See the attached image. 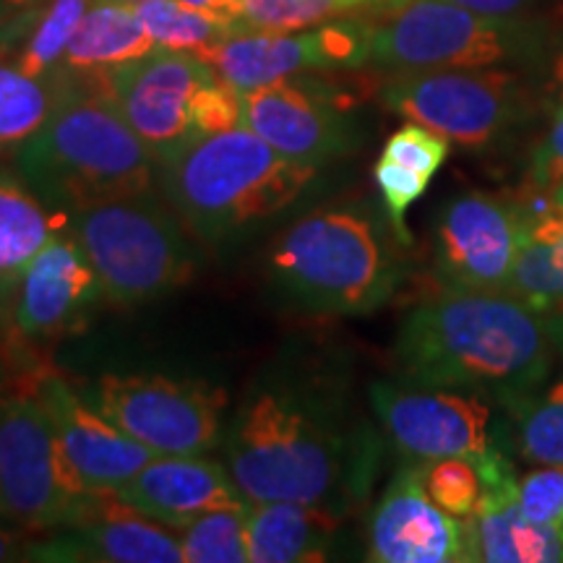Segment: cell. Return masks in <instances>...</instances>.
<instances>
[{
	"label": "cell",
	"instance_id": "cell-1",
	"mask_svg": "<svg viewBox=\"0 0 563 563\" xmlns=\"http://www.w3.org/2000/svg\"><path fill=\"white\" fill-rule=\"evenodd\" d=\"M222 449L251 504H313L340 517L371 490L382 456L376 433L355 426L327 386L292 376L251 386Z\"/></svg>",
	"mask_w": 563,
	"mask_h": 563
},
{
	"label": "cell",
	"instance_id": "cell-2",
	"mask_svg": "<svg viewBox=\"0 0 563 563\" xmlns=\"http://www.w3.org/2000/svg\"><path fill=\"white\" fill-rule=\"evenodd\" d=\"M553 342L545 316L506 290H443L399 327L394 355L405 378L477 391L498 407L548 382Z\"/></svg>",
	"mask_w": 563,
	"mask_h": 563
},
{
	"label": "cell",
	"instance_id": "cell-3",
	"mask_svg": "<svg viewBox=\"0 0 563 563\" xmlns=\"http://www.w3.org/2000/svg\"><path fill=\"white\" fill-rule=\"evenodd\" d=\"M405 249L376 203H323L277 238L269 272L308 311L368 316L405 285Z\"/></svg>",
	"mask_w": 563,
	"mask_h": 563
},
{
	"label": "cell",
	"instance_id": "cell-4",
	"mask_svg": "<svg viewBox=\"0 0 563 563\" xmlns=\"http://www.w3.org/2000/svg\"><path fill=\"white\" fill-rule=\"evenodd\" d=\"M16 173L60 217L89 203L152 194L159 162L131 129L108 91L70 79L47 123L26 141Z\"/></svg>",
	"mask_w": 563,
	"mask_h": 563
},
{
	"label": "cell",
	"instance_id": "cell-5",
	"mask_svg": "<svg viewBox=\"0 0 563 563\" xmlns=\"http://www.w3.org/2000/svg\"><path fill=\"white\" fill-rule=\"evenodd\" d=\"M319 167L290 159L245 125L211 133L159 167L165 201L196 241L220 245L292 207Z\"/></svg>",
	"mask_w": 563,
	"mask_h": 563
},
{
	"label": "cell",
	"instance_id": "cell-6",
	"mask_svg": "<svg viewBox=\"0 0 563 563\" xmlns=\"http://www.w3.org/2000/svg\"><path fill=\"white\" fill-rule=\"evenodd\" d=\"M178 220L170 203L152 194L97 201L70 214L76 243L110 306H146L194 277L196 251Z\"/></svg>",
	"mask_w": 563,
	"mask_h": 563
},
{
	"label": "cell",
	"instance_id": "cell-7",
	"mask_svg": "<svg viewBox=\"0 0 563 563\" xmlns=\"http://www.w3.org/2000/svg\"><path fill=\"white\" fill-rule=\"evenodd\" d=\"M152 157L173 162L211 133L241 125V100L199 53L154 47L95 76Z\"/></svg>",
	"mask_w": 563,
	"mask_h": 563
},
{
	"label": "cell",
	"instance_id": "cell-8",
	"mask_svg": "<svg viewBox=\"0 0 563 563\" xmlns=\"http://www.w3.org/2000/svg\"><path fill=\"white\" fill-rule=\"evenodd\" d=\"M548 53L532 19H493L452 0H402L373 24L371 63L394 74L433 68H509Z\"/></svg>",
	"mask_w": 563,
	"mask_h": 563
},
{
	"label": "cell",
	"instance_id": "cell-9",
	"mask_svg": "<svg viewBox=\"0 0 563 563\" xmlns=\"http://www.w3.org/2000/svg\"><path fill=\"white\" fill-rule=\"evenodd\" d=\"M382 104L464 150L498 144L532 115L530 91L509 68H433L397 74Z\"/></svg>",
	"mask_w": 563,
	"mask_h": 563
},
{
	"label": "cell",
	"instance_id": "cell-10",
	"mask_svg": "<svg viewBox=\"0 0 563 563\" xmlns=\"http://www.w3.org/2000/svg\"><path fill=\"white\" fill-rule=\"evenodd\" d=\"M371 407L399 454L410 462L443 456H475L511 449L509 420H498L493 399L454 386L422 384L412 378L373 382Z\"/></svg>",
	"mask_w": 563,
	"mask_h": 563
},
{
	"label": "cell",
	"instance_id": "cell-11",
	"mask_svg": "<svg viewBox=\"0 0 563 563\" xmlns=\"http://www.w3.org/2000/svg\"><path fill=\"white\" fill-rule=\"evenodd\" d=\"M87 496L34 389L0 397V514L24 532L60 530Z\"/></svg>",
	"mask_w": 563,
	"mask_h": 563
},
{
	"label": "cell",
	"instance_id": "cell-12",
	"mask_svg": "<svg viewBox=\"0 0 563 563\" xmlns=\"http://www.w3.org/2000/svg\"><path fill=\"white\" fill-rule=\"evenodd\" d=\"M87 399L112 426L157 454H209L224 439L228 394L207 382L110 373L91 386Z\"/></svg>",
	"mask_w": 563,
	"mask_h": 563
},
{
	"label": "cell",
	"instance_id": "cell-13",
	"mask_svg": "<svg viewBox=\"0 0 563 563\" xmlns=\"http://www.w3.org/2000/svg\"><path fill=\"white\" fill-rule=\"evenodd\" d=\"M373 24L334 19L300 32H232L199 55L238 95L311 74L371 63Z\"/></svg>",
	"mask_w": 563,
	"mask_h": 563
},
{
	"label": "cell",
	"instance_id": "cell-14",
	"mask_svg": "<svg viewBox=\"0 0 563 563\" xmlns=\"http://www.w3.org/2000/svg\"><path fill=\"white\" fill-rule=\"evenodd\" d=\"M525 232V199L464 191L433 224V274L443 290H506Z\"/></svg>",
	"mask_w": 563,
	"mask_h": 563
},
{
	"label": "cell",
	"instance_id": "cell-15",
	"mask_svg": "<svg viewBox=\"0 0 563 563\" xmlns=\"http://www.w3.org/2000/svg\"><path fill=\"white\" fill-rule=\"evenodd\" d=\"M241 125L262 136L285 157L323 165L357 146V129L350 115V102L327 84L306 74L243 91Z\"/></svg>",
	"mask_w": 563,
	"mask_h": 563
},
{
	"label": "cell",
	"instance_id": "cell-16",
	"mask_svg": "<svg viewBox=\"0 0 563 563\" xmlns=\"http://www.w3.org/2000/svg\"><path fill=\"white\" fill-rule=\"evenodd\" d=\"M100 300V279L74 232L58 230L21 274L11 298L9 332L30 344L63 340L87 327Z\"/></svg>",
	"mask_w": 563,
	"mask_h": 563
},
{
	"label": "cell",
	"instance_id": "cell-17",
	"mask_svg": "<svg viewBox=\"0 0 563 563\" xmlns=\"http://www.w3.org/2000/svg\"><path fill=\"white\" fill-rule=\"evenodd\" d=\"M32 389L51 412L60 452L84 493L121 488L157 456L150 446L112 426L58 373H42Z\"/></svg>",
	"mask_w": 563,
	"mask_h": 563
},
{
	"label": "cell",
	"instance_id": "cell-18",
	"mask_svg": "<svg viewBox=\"0 0 563 563\" xmlns=\"http://www.w3.org/2000/svg\"><path fill=\"white\" fill-rule=\"evenodd\" d=\"M368 559L376 563L470 561L467 519L452 517L428 496L418 462L399 470L373 506Z\"/></svg>",
	"mask_w": 563,
	"mask_h": 563
},
{
	"label": "cell",
	"instance_id": "cell-19",
	"mask_svg": "<svg viewBox=\"0 0 563 563\" xmlns=\"http://www.w3.org/2000/svg\"><path fill=\"white\" fill-rule=\"evenodd\" d=\"M53 540L26 545V559L97 563H178L183 545L173 527L144 517L112 490L89 493Z\"/></svg>",
	"mask_w": 563,
	"mask_h": 563
},
{
	"label": "cell",
	"instance_id": "cell-20",
	"mask_svg": "<svg viewBox=\"0 0 563 563\" xmlns=\"http://www.w3.org/2000/svg\"><path fill=\"white\" fill-rule=\"evenodd\" d=\"M112 493L131 509L173 530H183L207 511L251 506L232 481L228 464L207 460V454H157Z\"/></svg>",
	"mask_w": 563,
	"mask_h": 563
},
{
	"label": "cell",
	"instance_id": "cell-21",
	"mask_svg": "<svg viewBox=\"0 0 563 563\" xmlns=\"http://www.w3.org/2000/svg\"><path fill=\"white\" fill-rule=\"evenodd\" d=\"M506 292L543 316L563 302V183L525 199L522 245Z\"/></svg>",
	"mask_w": 563,
	"mask_h": 563
},
{
	"label": "cell",
	"instance_id": "cell-22",
	"mask_svg": "<svg viewBox=\"0 0 563 563\" xmlns=\"http://www.w3.org/2000/svg\"><path fill=\"white\" fill-rule=\"evenodd\" d=\"M467 530L470 561L563 563V525L534 522L519 509L517 493L483 496Z\"/></svg>",
	"mask_w": 563,
	"mask_h": 563
},
{
	"label": "cell",
	"instance_id": "cell-23",
	"mask_svg": "<svg viewBox=\"0 0 563 563\" xmlns=\"http://www.w3.org/2000/svg\"><path fill=\"white\" fill-rule=\"evenodd\" d=\"M342 517L327 506L269 501L251 504V563H311L329 555Z\"/></svg>",
	"mask_w": 563,
	"mask_h": 563
},
{
	"label": "cell",
	"instance_id": "cell-24",
	"mask_svg": "<svg viewBox=\"0 0 563 563\" xmlns=\"http://www.w3.org/2000/svg\"><path fill=\"white\" fill-rule=\"evenodd\" d=\"M154 47L157 45L139 21L136 5L123 0H91L79 30L68 42L58 74L70 79L100 76L123 63L144 58Z\"/></svg>",
	"mask_w": 563,
	"mask_h": 563
},
{
	"label": "cell",
	"instance_id": "cell-25",
	"mask_svg": "<svg viewBox=\"0 0 563 563\" xmlns=\"http://www.w3.org/2000/svg\"><path fill=\"white\" fill-rule=\"evenodd\" d=\"M60 214L45 207L21 175L0 167V327H9L21 274L58 232Z\"/></svg>",
	"mask_w": 563,
	"mask_h": 563
},
{
	"label": "cell",
	"instance_id": "cell-26",
	"mask_svg": "<svg viewBox=\"0 0 563 563\" xmlns=\"http://www.w3.org/2000/svg\"><path fill=\"white\" fill-rule=\"evenodd\" d=\"M70 76H32L0 53V154H16L53 115Z\"/></svg>",
	"mask_w": 563,
	"mask_h": 563
},
{
	"label": "cell",
	"instance_id": "cell-27",
	"mask_svg": "<svg viewBox=\"0 0 563 563\" xmlns=\"http://www.w3.org/2000/svg\"><path fill=\"white\" fill-rule=\"evenodd\" d=\"M514 452L532 467H563V376L504 407Z\"/></svg>",
	"mask_w": 563,
	"mask_h": 563
},
{
	"label": "cell",
	"instance_id": "cell-28",
	"mask_svg": "<svg viewBox=\"0 0 563 563\" xmlns=\"http://www.w3.org/2000/svg\"><path fill=\"white\" fill-rule=\"evenodd\" d=\"M402 0H228L232 32H300L363 9H394Z\"/></svg>",
	"mask_w": 563,
	"mask_h": 563
},
{
	"label": "cell",
	"instance_id": "cell-29",
	"mask_svg": "<svg viewBox=\"0 0 563 563\" xmlns=\"http://www.w3.org/2000/svg\"><path fill=\"white\" fill-rule=\"evenodd\" d=\"M139 21L157 47L201 53L232 34V24L217 13L191 9L180 0H146L136 5Z\"/></svg>",
	"mask_w": 563,
	"mask_h": 563
},
{
	"label": "cell",
	"instance_id": "cell-30",
	"mask_svg": "<svg viewBox=\"0 0 563 563\" xmlns=\"http://www.w3.org/2000/svg\"><path fill=\"white\" fill-rule=\"evenodd\" d=\"M249 511L214 509L183 527L180 545L186 563H251L249 561Z\"/></svg>",
	"mask_w": 563,
	"mask_h": 563
},
{
	"label": "cell",
	"instance_id": "cell-31",
	"mask_svg": "<svg viewBox=\"0 0 563 563\" xmlns=\"http://www.w3.org/2000/svg\"><path fill=\"white\" fill-rule=\"evenodd\" d=\"M89 3L91 0H51L13 53V60L32 76L58 74L68 42L79 30Z\"/></svg>",
	"mask_w": 563,
	"mask_h": 563
},
{
	"label": "cell",
	"instance_id": "cell-32",
	"mask_svg": "<svg viewBox=\"0 0 563 563\" xmlns=\"http://www.w3.org/2000/svg\"><path fill=\"white\" fill-rule=\"evenodd\" d=\"M428 496L452 517L470 519L483 498V477L470 456H443L418 462Z\"/></svg>",
	"mask_w": 563,
	"mask_h": 563
},
{
	"label": "cell",
	"instance_id": "cell-33",
	"mask_svg": "<svg viewBox=\"0 0 563 563\" xmlns=\"http://www.w3.org/2000/svg\"><path fill=\"white\" fill-rule=\"evenodd\" d=\"M373 180H376L378 194H382L384 211L389 217L394 232H397L402 245L410 249L412 232L407 228V211H410L415 201L422 199V194L431 186V178H426V175L415 173L412 167L399 165L394 159L378 157L376 167H373Z\"/></svg>",
	"mask_w": 563,
	"mask_h": 563
},
{
	"label": "cell",
	"instance_id": "cell-34",
	"mask_svg": "<svg viewBox=\"0 0 563 563\" xmlns=\"http://www.w3.org/2000/svg\"><path fill=\"white\" fill-rule=\"evenodd\" d=\"M449 144L452 141L443 139L426 125L407 121L402 129H397L384 144L382 157L399 162V165L412 167L415 173L426 175L433 180V175L441 170V165L449 157Z\"/></svg>",
	"mask_w": 563,
	"mask_h": 563
},
{
	"label": "cell",
	"instance_id": "cell-35",
	"mask_svg": "<svg viewBox=\"0 0 563 563\" xmlns=\"http://www.w3.org/2000/svg\"><path fill=\"white\" fill-rule=\"evenodd\" d=\"M517 504L534 522L563 525V467H538L519 477Z\"/></svg>",
	"mask_w": 563,
	"mask_h": 563
},
{
	"label": "cell",
	"instance_id": "cell-36",
	"mask_svg": "<svg viewBox=\"0 0 563 563\" xmlns=\"http://www.w3.org/2000/svg\"><path fill=\"white\" fill-rule=\"evenodd\" d=\"M563 183V108H551V121L530 154V194L551 191Z\"/></svg>",
	"mask_w": 563,
	"mask_h": 563
},
{
	"label": "cell",
	"instance_id": "cell-37",
	"mask_svg": "<svg viewBox=\"0 0 563 563\" xmlns=\"http://www.w3.org/2000/svg\"><path fill=\"white\" fill-rule=\"evenodd\" d=\"M51 0H0V53L13 55Z\"/></svg>",
	"mask_w": 563,
	"mask_h": 563
},
{
	"label": "cell",
	"instance_id": "cell-38",
	"mask_svg": "<svg viewBox=\"0 0 563 563\" xmlns=\"http://www.w3.org/2000/svg\"><path fill=\"white\" fill-rule=\"evenodd\" d=\"M462 9L493 19H527L538 0H452Z\"/></svg>",
	"mask_w": 563,
	"mask_h": 563
},
{
	"label": "cell",
	"instance_id": "cell-39",
	"mask_svg": "<svg viewBox=\"0 0 563 563\" xmlns=\"http://www.w3.org/2000/svg\"><path fill=\"white\" fill-rule=\"evenodd\" d=\"M543 97L551 108H563V37L559 40V45L548 53Z\"/></svg>",
	"mask_w": 563,
	"mask_h": 563
},
{
	"label": "cell",
	"instance_id": "cell-40",
	"mask_svg": "<svg viewBox=\"0 0 563 563\" xmlns=\"http://www.w3.org/2000/svg\"><path fill=\"white\" fill-rule=\"evenodd\" d=\"M24 530L0 514V563L5 561H21L26 559V545H24Z\"/></svg>",
	"mask_w": 563,
	"mask_h": 563
},
{
	"label": "cell",
	"instance_id": "cell-41",
	"mask_svg": "<svg viewBox=\"0 0 563 563\" xmlns=\"http://www.w3.org/2000/svg\"><path fill=\"white\" fill-rule=\"evenodd\" d=\"M545 327H548V334H551L555 352L563 357V302L559 308H553L551 313H545Z\"/></svg>",
	"mask_w": 563,
	"mask_h": 563
},
{
	"label": "cell",
	"instance_id": "cell-42",
	"mask_svg": "<svg viewBox=\"0 0 563 563\" xmlns=\"http://www.w3.org/2000/svg\"><path fill=\"white\" fill-rule=\"evenodd\" d=\"M180 3L191 5V9H201V11H209V13H217V16H222L224 3H228V0H180Z\"/></svg>",
	"mask_w": 563,
	"mask_h": 563
},
{
	"label": "cell",
	"instance_id": "cell-43",
	"mask_svg": "<svg viewBox=\"0 0 563 563\" xmlns=\"http://www.w3.org/2000/svg\"><path fill=\"white\" fill-rule=\"evenodd\" d=\"M123 3H129V5H139V3H146V0H123Z\"/></svg>",
	"mask_w": 563,
	"mask_h": 563
}]
</instances>
